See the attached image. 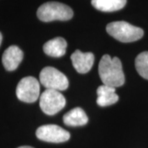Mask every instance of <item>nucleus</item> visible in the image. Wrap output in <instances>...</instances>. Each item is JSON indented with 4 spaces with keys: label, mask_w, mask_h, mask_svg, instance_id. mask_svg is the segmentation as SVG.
Here are the masks:
<instances>
[{
    "label": "nucleus",
    "mask_w": 148,
    "mask_h": 148,
    "mask_svg": "<svg viewBox=\"0 0 148 148\" xmlns=\"http://www.w3.org/2000/svg\"><path fill=\"white\" fill-rule=\"evenodd\" d=\"M99 75L104 85L114 88L122 86L125 82L120 59L117 57L111 58L109 54H105L101 58L99 64Z\"/></svg>",
    "instance_id": "f257e3e1"
},
{
    "label": "nucleus",
    "mask_w": 148,
    "mask_h": 148,
    "mask_svg": "<svg viewBox=\"0 0 148 148\" xmlns=\"http://www.w3.org/2000/svg\"><path fill=\"white\" fill-rule=\"evenodd\" d=\"M37 16L40 21H68L73 16V11L68 5L58 2H49L40 6L37 10Z\"/></svg>",
    "instance_id": "f03ea898"
},
{
    "label": "nucleus",
    "mask_w": 148,
    "mask_h": 148,
    "mask_svg": "<svg viewBox=\"0 0 148 148\" xmlns=\"http://www.w3.org/2000/svg\"><path fill=\"white\" fill-rule=\"evenodd\" d=\"M106 31L117 40L130 43L140 40L144 35L142 28L132 26L126 21H114L107 25Z\"/></svg>",
    "instance_id": "7ed1b4c3"
},
{
    "label": "nucleus",
    "mask_w": 148,
    "mask_h": 148,
    "mask_svg": "<svg viewBox=\"0 0 148 148\" xmlns=\"http://www.w3.org/2000/svg\"><path fill=\"white\" fill-rule=\"evenodd\" d=\"M40 82L46 89L58 91L68 89L69 84L68 77L53 67H46L41 70Z\"/></svg>",
    "instance_id": "20e7f679"
},
{
    "label": "nucleus",
    "mask_w": 148,
    "mask_h": 148,
    "mask_svg": "<svg viewBox=\"0 0 148 148\" xmlns=\"http://www.w3.org/2000/svg\"><path fill=\"white\" fill-rule=\"evenodd\" d=\"M66 105V100L60 91L46 89L40 97V107L48 115H53L62 110Z\"/></svg>",
    "instance_id": "39448f33"
},
{
    "label": "nucleus",
    "mask_w": 148,
    "mask_h": 148,
    "mask_svg": "<svg viewBox=\"0 0 148 148\" xmlns=\"http://www.w3.org/2000/svg\"><path fill=\"white\" fill-rule=\"evenodd\" d=\"M40 82L34 77H26L19 82L16 89V95L22 102L33 103L40 96Z\"/></svg>",
    "instance_id": "423d86ee"
},
{
    "label": "nucleus",
    "mask_w": 148,
    "mask_h": 148,
    "mask_svg": "<svg viewBox=\"0 0 148 148\" xmlns=\"http://www.w3.org/2000/svg\"><path fill=\"white\" fill-rule=\"evenodd\" d=\"M37 138L47 143H60L69 141L70 133L55 124H47L38 127L36 132Z\"/></svg>",
    "instance_id": "0eeeda50"
},
{
    "label": "nucleus",
    "mask_w": 148,
    "mask_h": 148,
    "mask_svg": "<svg viewBox=\"0 0 148 148\" xmlns=\"http://www.w3.org/2000/svg\"><path fill=\"white\" fill-rule=\"evenodd\" d=\"M71 60L74 69L79 73H86L90 71L94 62L95 56L92 53H83L80 50H76L71 55Z\"/></svg>",
    "instance_id": "6e6552de"
},
{
    "label": "nucleus",
    "mask_w": 148,
    "mask_h": 148,
    "mask_svg": "<svg viewBox=\"0 0 148 148\" xmlns=\"http://www.w3.org/2000/svg\"><path fill=\"white\" fill-rule=\"evenodd\" d=\"M23 58V52L21 49L16 45H11L4 51L2 57V62L6 70L14 71L19 64H21Z\"/></svg>",
    "instance_id": "1a4fd4ad"
},
{
    "label": "nucleus",
    "mask_w": 148,
    "mask_h": 148,
    "mask_svg": "<svg viewBox=\"0 0 148 148\" xmlns=\"http://www.w3.org/2000/svg\"><path fill=\"white\" fill-rule=\"evenodd\" d=\"M68 44L63 37H56L49 40L43 46L44 52L53 58H60L66 53Z\"/></svg>",
    "instance_id": "9d476101"
},
{
    "label": "nucleus",
    "mask_w": 148,
    "mask_h": 148,
    "mask_svg": "<svg viewBox=\"0 0 148 148\" xmlns=\"http://www.w3.org/2000/svg\"><path fill=\"white\" fill-rule=\"evenodd\" d=\"M97 100L98 106L101 107L111 106L119 101V95L115 92V88L107 85L100 86L97 89Z\"/></svg>",
    "instance_id": "9b49d317"
},
{
    "label": "nucleus",
    "mask_w": 148,
    "mask_h": 148,
    "mask_svg": "<svg viewBox=\"0 0 148 148\" xmlns=\"http://www.w3.org/2000/svg\"><path fill=\"white\" fill-rule=\"evenodd\" d=\"M88 122V117L85 111L79 107L74 108L66 113L64 116V123L68 126H83Z\"/></svg>",
    "instance_id": "f8f14e48"
},
{
    "label": "nucleus",
    "mask_w": 148,
    "mask_h": 148,
    "mask_svg": "<svg viewBox=\"0 0 148 148\" xmlns=\"http://www.w3.org/2000/svg\"><path fill=\"white\" fill-rule=\"evenodd\" d=\"M127 0H91V4L101 12H115L123 8Z\"/></svg>",
    "instance_id": "ddd939ff"
},
{
    "label": "nucleus",
    "mask_w": 148,
    "mask_h": 148,
    "mask_svg": "<svg viewBox=\"0 0 148 148\" xmlns=\"http://www.w3.org/2000/svg\"><path fill=\"white\" fill-rule=\"evenodd\" d=\"M135 67L138 74L148 80V51L138 54L135 59Z\"/></svg>",
    "instance_id": "4468645a"
},
{
    "label": "nucleus",
    "mask_w": 148,
    "mask_h": 148,
    "mask_svg": "<svg viewBox=\"0 0 148 148\" xmlns=\"http://www.w3.org/2000/svg\"><path fill=\"white\" fill-rule=\"evenodd\" d=\"M2 40H3V36H2V34H1V32H0V45H1V44H2Z\"/></svg>",
    "instance_id": "2eb2a0df"
},
{
    "label": "nucleus",
    "mask_w": 148,
    "mask_h": 148,
    "mask_svg": "<svg viewBox=\"0 0 148 148\" xmlns=\"http://www.w3.org/2000/svg\"><path fill=\"white\" fill-rule=\"evenodd\" d=\"M18 148H33L32 147H29V146H22V147H20Z\"/></svg>",
    "instance_id": "dca6fc26"
}]
</instances>
